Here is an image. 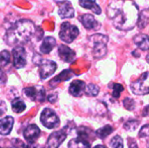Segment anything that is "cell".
<instances>
[{
    "label": "cell",
    "instance_id": "21",
    "mask_svg": "<svg viewBox=\"0 0 149 148\" xmlns=\"http://www.w3.org/2000/svg\"><path fill=\"white\" fill-rule=\"evenodd\" d=\"M68 148H91V145L87 140L78 137L69 141Z\"/></svg>",
    "mask_w": 149,
    "mask_h": 148
},
{
    "label": "cell",
    "instance_id": "33",
    "mask_svg": "<svg viewBox=\"0 0 149 148\" xmlns=\"http://www.w3.org/2000/svg\"><path fill=\"white\" fill-rule=\"evenodd\" d=\"M7 80V77L5 75V73L2 71V69L0 68V85H3L5 84Z\"/></svg>",
    "mask_w": 149,
    "mask_h": 148
},
{
    "label": "cell",
    "instance_id": "17",
    "mask_svg": "<svg viewBox=\"0 0 149 148\" xmlns=\"http://www.w3.org/2000/svg\"><path fill=\"white\" fill-rule=\"evenodd\" d=\"M24 143L19 139H0V148H23Z\"/></svg>",
    "mask_w": 149,
    "mask_h": 148
},
{
    "label": "cell",
    "instance_id": "15",
    "mask_svg": "<svg viewBox=\"0 0 149 148\" xmlns=\"http://www.w3.org/2000/svg\"><path fill=\"white\" fill-rule=\"evenodd\" d=\"M80 21L83 26L87 30H98L100 27L99 22L91 14H84L80 17Z\"/></svg>",
    "mask_w": 149,
    "mask_h": 148
},
{
    "label": "cell",
    "instance_id": "11",
    "mask_svg": "<svg viewBox=\"0 0 149 148\" xmlns=\"http://www.w3.org/2000/svg\"><path fill=\"white\" fill-rule=\"evenodd\" d=\"M58 6V15L61 18H72L74 17V8L70 1H59L57 3Z\"/></svg>",
    "mask_w": 149,
    "mask_h": 148
},
{
    "label": "cell",
    "instance_id": "38",
    "mask_svg": "<svg viewBox=\"0 0 149 148\" xmlns=\"http://www.w3.org/2000/svg\"><path fill=\"white\" fill-rule=\"evenodd\" d=\"M93 148H106L105 146H102V145H97L96 147H94Z\"/></svg>",
    "mask_w": 149,
    "mask_h": 148
},
{
    "label": "cell",
    "instance_id": "37",
    "mask_svg": "<svg viewBox=\"0 0 149 148\" xmlns=\"http://www.w3.org/2000/svg\"><path fill=\"white\" fill-rule=\"evenodd\" d=\"M130 140V143H129V147L128 148H139L137 143L135 141H134L132 140Z\"/></svg>",
    "mask_w": 149,
    "mask_h": 148
},
{
    "label": "cell",
    "instance_id": "12",
    "mask_svg": "<svg viewBox=\"0 0 149 148\" xmlns=\"http://www.w3.org/2000/svg\"><path fill=\"white\" fill-rule=\"evenodd\" d=\"M58 54L61 60L66 63H72L76 58V53L73 50L65 44H60L58 48Z\"/></svg>",
    "mask_w": 149,
    "mask_h": 148
},
{
    "label": "cell",
    "instance_id": "5",
    "mask_svg": "<svg viewBox=\"0 0 149 148\" xmlns=\"http://www.w3.org/2000/svg\"><path fill=\"white\" fill-rule=\"evenodd\" d=\"M40 121L44 126L48 129H54L59 125V119L56 113L50 108H45L40 116Z\"/></svg>",
    "mask_w": 149,
    "mask_h": 148
},
{
    "label": "cell",
    "instance_id": "18",
    "mask_svg": "<svg viewBox=\"0 0 149 148\" xmlns=\"http://www.w3.org/2000/svg\"><path fill=\"white\" fill-rule=\"evenodd\" d=\"M55 46H56V39L52 37H46L44 38L39 49L42 53L48 54L52 51V49Z\"/></svg>",
    "mask_w": 149,
    "mask_h": 148
},
{
    "label": "cell",
    "instance_id": "31",
    "mask_svg": "<svg viewBox=\"0 0 149 148\" xmlns=\"http://www.w3.org/2000/svg\"><path fill=\"white\" fill-rule=\"evenodd\" d=\"M123 105H124L125 108L128 111H133L135 108V102L131 98H126L123 100Z\"/></svg>",
    "mask_w": 149,
    "mask_h": 148
},
{
    "label": "cell",
    "instance_id": "4",
    "mask_svg": "<svg viewBox=\"0 0 149 148\" xmlns=\"http://www.w3.org/2000/svg\"><path fill=\"white\" fill-rule=\"evenodd\" d=\"M79 33V31L76 25L72 24L69 22H64L60 26L59 38L63 42L70 44L76 39Z\"/></svg>",
    "mask_w": 149,
    "mask_h": 148
},
{
    "label": "cell",
    "instance_id": "13",
    "mask_svg": "<svg viewBox=\"0 0 149 148\" xmlns=\"http://www.w3.org/2000/svg\"><path fill=\"white\" fill-rule=\"evenodd\" d=\"M40 129L38 127V126L32 124V125H30L28 126L25 130L24 131V139L31 143V142H35L36 140L38 139L39 135H40Z\"/></svg>",
    "mask_w": 149,
    "mask_h": 148
},
{
    "label": "cell",
    "instance_id": "35",
    "mask_svg": "<svg viewBox=\"0 0 149 148\" xmlns=\"http://www.w3.org/2000/svg\"><path fill=\"white\" fill-rule=\"evenodd\" d=\"M57 98H58V95L57 94H51V95H49L48 96V101L49 102H51V103H55V101L57 100Z\"/></svg>",
    "mask_w": 149,
    "mask_h": 148
},
{
    "label": "cell",
    "instance_id": "32",
    "mask_svg": "<svg viewBox=\"0 0 149 148\" xmlns=\"http://www.w3.org/2000/svg\"><path fill=\"white\" fill-rule=\"evenodd\" d=\"M139 137L140 138H145V139H148V125H145L140 131L139 133Z\"/></svg>",
    "mask_w": 149,
    "mask_h": 148
},
{
    "label": "cell",
    "instance_id": "36",
    "mask_svg": "<svg viewBox=\"0 0 149 148\" xmlns=\"http://www.w3.org/2000/svg\"><path fill=\"white\" fill-rule=\"evenodd\" d=\"M23 148H37V144L35 142H29V144H24Z\"/></svg>",
    "mask_w": 149,
    "mask_h": 148
},
{
    "label": "cell",
    "instance_id": "6",
    "mask_svg": "<svg viewBox=\"0 0 149 148\" xmlns=\"http://www.w3.org/2000/svg\"><path fill=\"white\" fill-rule=\"evenodd\" d=\"M68 134V127H64L63 129L52 133L46 142V148H58L64 140L66 139Z\"/></svg>",
    "mask_w": 149,
    "mask_h": 148
},
{
    "label": "cell",
    "instance_id": "25",
    "mask_svg": "<svg viewBox=\"0 0 149 148\" xmlns=\"http://www.w3.org/2000/svg\"><path fill=\"white\" fill-rule=\"evenodd\" d=\"M100 92V88L97 85L95 84H89V85H86V88H85V93L87 96L90 97H95L99 94Z\"/></svg>",
    "mask_w": 149,
    "mask_h": 148
},
{
    "label": "cell",
    "instance_id": "2",
    "mask_svg": "<svg viewBox=\"0 0 149 148\" xmlns=\"http://www.w3.org/2000/svg\"><path fill=\"white\" fill-rule=\"evenodd\" d=\"M34 32V24L29 19H21L7 30L4 40L9 45H22L31 40Z\"/></svg>",
    "mask_w": 149,
    "mask_h": 148
},
{
    "label": "cell",
    "instance_id": "28",
    "mask_svg": "<svg viewBox=\"0 0 149 148\" xmlns=\"http://www.w3.org/2000/svg\"><path fill=\"white\" fill-rule=\"evenodd\" d=\"M110 146L112 147V148H124L122 138L120 135L114 136L110 141Z\"/></svg>",
    "mask_w": 149,
    "mask_h": 148
},
{
    "label": "cell",
    "instance_id": "27",
    "mask_svg": "<svg viewBox=\"0 0 149 148\" xmlns=\"http://www.w3.org/2000/svg\"><path fill=\"white\" fill-rule=\"evenodd\" d=\"M91 133H92V131L91 129L86 127V126H80L79 129H78V135L79 138L81 139H84L86 140V139H89L91 138Z\"/></svg>",
    "mask_w": 149,
    "mask_h": 148
},
{
    "label": "cell",
    "instance_id": "8",
    "mask_svg": "<svg viewBox=\"0 0 149 148\" xmlns=\"http://www.w3.org/2000/svg\"><path fill=\"white\" fill-rule=\"evenodd\" d=\"M23 93L32 101L43 102L45 99V91L42 86H31L23 90Z\"/></svg>",
    "mask_w": 149,
    "mask_h": 148
},
{
    "label": "cell",
    "instance_id": "10",
    "mask_svg": "<svg viewBox=\"0 0 149 148\" xmlns=\"http://www.w3.org/2000/svg\"><path fill=\"white\" fill-rule=\"evenodd\" d=\"M57 69V64L54 61L45 59L39 64V75L42 79H46L52 76Z\"/></svg>",
    "mask_w": 149,
    "mask_h": 148
},
{
    "label": "cell",
    "instance_id": "34",
    "mask_svg": "<svg viewBox=\"0 0 149 148\" xmlns=\"http://www.w3.org/2000/svg\"><path fill=\"white\" fill-rule=\"evenodd\" d=\"M6 110H7L6 104L3 101H0V116L3 115V113H5Z\"/></svg>",
    "mask_w": 149,
    "mask_h": 148
},
{
    "label": "cell",
    "instance_id": "16",
    "mask_svg": "<svg viewBox=\"0 0 149 148\" xmlns=\"http://www.w3.org/2000/svg\"><path fill=\"white\" fill-rule=\"evenodd\" d=\"M14 125V119L10 116H7L0 120V134L7 136L10 133Z\"/></svg>",
    "mask_w": 149,
    "mask_h": 148
},
{
    "label": "cell",
    "instance_id": "20",
    "mask_svg": "<svg viewBox=\"0 0 149 148\" xmlns=\"http://www.w3.org/2000/svg\"><path fill=\"white\" fill-rule=\"evenodd\" d=\"M80 6H82L85 9H88L93 10L95 14L100 15L101 13V9L97 4L96 0H79Z\"/></svg>",
    "mask_w": 149,
    "mask_h": 148
},
{
    "label": "cell",
    "instance_id": "19",
    "mask_svg": "<svg viewBox=\"0 0 149 148\" xmlns=\"http://www.w3.org/2000/svg\"><path fill=\"white\" fill-rule=\"evenodd\" d=\"M134 44L141 50L148 51L149 48L148 37L146 34H138L134 38Z\"/></svg>",
    "mask_w": 149,
    "mask_h": 148
},
{
    "label": "cell",
    "instance_id": "9",
    "mask_svg": "<svg viewBox=\"0 0 149 148\" xmlns=\"http://www.w3.org/2000/svg\"><path fill=\"white\" fill-rule=\"evenodd\" d=\"M13 65L16 69H21L26 65V51L22 45H17L12 51Z\"/></svg>",
    "mask_w": 149,
    "mask_h": 148
},
{
    "label": "cell",
    "instance_id": "1",
    "mask_svg": "<svg viewBox=\"0 0 149 148\" xmlns=\"http://www.w3.org/2000/svg\"><path fill=\"white\" fill-rule=\"evenodd\" d=\"M138 6L130 0H113L107 9V14L113 20L118 30H132L138 20Z\"/></svg>",
    "mask_w": 149,
    "mask_h": 148
},
{
    "label": "cell",
    "instance_id": "29",
    "mask_svg": "<svg viewBox=\"0 0 149 148\" xmlns=\"http://www.w3.org/2000/svg\"><path fill=\"white\" fill-rule=\"evenodd\" d=\"M139 125H140V122H139L138 120H129V121H127V123H125L124 128H125L127 131L133 132V131H134V130L137 129V127L139 126Z\"/></svg>",
    "mask_w": 149,
    "mask_h": 148
},
{
    "label": "cell",
    "instance_id": "26",
    "mask_svg": "<svg viewBox=\"0 0 149 148\" xmlns=\"http://www.w3.org/2000/svg\"><path fill=\"white\" fill-rule=\"evenodd\" d=\"M10 62V54L8 51H3L0 52V65L5 66Z\"/></svg>",
    "mask_w": 149,
    "mask_h": 148
},
{
    "label": "cell",
    "instance_id": "30",
    "mask_svg": "<svg viewBox=\"0 0 149 148\" xmlns=\"http://www.w3.org/2000/svg\"><path fill=\"white\" fill-rule=\"evenodd\" d=\"M123 91H124V87H123L122 85L118 84V83L113 84V97H114L115 99L120 98V93Z\"/></svg>",
    "mask_w": 149,
    "mask_h": 148
},
{
    "label": "cell",
    "instance_id": "14",
    "mask_svg": "<svg viewBox=\"0 0 149 148\" xmlns=\"http://www.w3.org/2000/svg\"><path fill=\"white\" fill-rule=\"evenodd\" d=\"M86 83L82 80L76 79L72 82L69 86V92L74 97H81L85 92Z\"/></svg>",
    "mask_w": 149,
    "mask_h": 148
},
{
    "label": "cell",
    "instance_id": "23",
    "mask_svg": "<svg viewBox=\"0 0 149 148\" xmlns=\"http://www.w3.org/2000/svg\"><path fill=\"white\" fill-rule=\"evenodd\" d=\"M148 10L146 9L141 11V13L138 16L137 24L140 29H144L148 24Z\"/></svg>",
    "mask_w": 149,
    "mask_h": 148
},
{
    "label": "cell",
    "instance_id": "22",
    "mask_svg": "<svg viewBox=\"0 0 149 148\" xmlns=\"http://www.w3.org/2000/svg\"><path fill=\"white\" fill-rule=\"evenodd\" d=\"M11 108H12V111L14 113H21L25 110L26 106H25L24 102L21 99L17 98V99H13V101L11 102Z\"/></svg>",
    "mask_w": 149,
    "mask_h": 148
},
{
    "label": "cell",
    "instance_id": "7",
    "mask_svg": "<svg viewBox=\"0 0 149 148\" xmlns=\"http://www.w3.org/2000/svg\"><path fill=\"white\" fill-rule=\"evenodd\" d=\"M132 92L136 95H147L148 93V72L143 73L141 78L131 85Z\"/></svg>",
    "mask_w": 149,
    "mask_h": 148
},
{
    "label": "cell",
    "instance_id": "24",
    "mask_svg": "<svg viewBox=\"0 0 149 148\" xmlns=\"http://www.w3.org/2000/svg\"><path fill=\"white\" fill-rule=\"evenodd\" d=\"M113 132V128L111 126L107 125V126H105L100 128L99 130H97L95 133H96L97 137H99L100 139L104 140L106 137L110 135Z\"/></svg>",
    "mask_w": 149,
    "mask_h": 148
},
{
    "label": "cell",
    "instance_id": "3",
    "mask_svg": "<svg viewBox=\"0 0 149 148\" xmlns=\"http://www.w3.org/2000/svg\"><path fill=\"white\" fill-rule=\"evenodd\" d=\"M108 37L103 34H94L89 38V44L92 47V55L95 58L104 57L107 52Z\"/></svg>",
    "mask_w": 149,
    "mask_h": 148
}]
</instances>
